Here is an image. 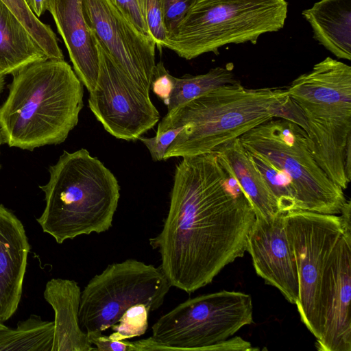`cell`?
Instances as JSON below:
<instances>
[{
	"instance_id": "1f68e13d",
	"label": "cell",
	"mask_w": 351,
	"mask_h": 351,
	"mask_svg": "<svg viewBox=\"0 0 351 351\" xmlns=\"http://www.w3.org/2000/svg\"><path fill=\"white\" fill-rule=\"evenodd\" d=\"M90 342L99 351H136L133 341H117L102 334L88 335Z\"/></svg>"
},
{
	"instance_id": "277c9868",
	"label": "cell",
	"mask_w": 351,
	"mask_h": 351,
	"mask_svg": "<svg viewBox=\"0 0 351 351\" xmlns=\"http://www.w3.org/2000/svg\"><path fill=\"white\" fill-rule=\"evenodd\" d=\"M285 88L224 86L168 111L156 135L184 126L164 160L213 152L254 127L274 118L277 100Z\"/></svg>"
},
{
	"instance_id": "8992f818",
	"label": "cell",
	"mask_w": 351,
	"mask_h": 351,
	"mask_svg": "<svg viewBox=\"0 0 351 351\" xmlns=\"http://www.w3.org/2000/svg\"><path fill=\"white\" fill-rule=\"evenodd\" d=\"M287 15L285 0H197L164 47L191 60L228 44H255L261 35L282 29Z\"/></svg>"
},
{
	"instance_id": "30bf717a",
	"label": "cell",
	"mask_w": 351,
	"mask_h": 351,
	"mask_svg": "<svg viewBox=\"0 0 351 351\" xmlns=\"http://www.w3.org/2000/svg\"><path fill=\"white\" fill-rule=\"evenodd\" d=\"M285 226L298 275L295 305L301 321L317 340L322 328V280L329 257L344 231L345 221L341 215L295 210L285 213Z\"/></svg>"
},
{
	"instance_id": "f1b7e54d",
	"label": "cell",
	"mask_w": 351,
	"mask_h": 351,
	"mask_svg": "<svg viewBox=\"0 0 351 351\" xmlns=\"http://www.w3.org/2000/svg\"><path fill=\"white\" fill-rule=\"evenodd\" d=\"M274 118L289 121L306 130V123L303 112L299 106L289 95L287 88L285 93L278 99Z\"/></svg>"
},
{
	"instance_id": "ac0fdd59",
	"label": "cell",
	"mask_w": 351,
	"mask_h": 351,
	"mask_svg": "<svg viewBox=\"0 0 351 351\" xmlns=\"http://www.w3.org/2000/svg\"><path fill=\"white\" fill-rule=\"evenodd\" d=\"M214 152L247 197L256 217L269 219L281 213L276 199L239 138L217 147Z\"/></svg>"
},
{
	"instance_id": "d6a6232c",
	"label": "cell",
	"mask_w": 351,
	"mask_h": 351,
	"mask_svg": "<svg viewBox=\"0 0 351 351\" xmlns=\"http://www.w3.org/2000/svg\"><path fill=\"white\" fill-rule=\"evenodd\" d=\"M25 2L38 18L47 10V0H25Z\"/></svg>"
},
{
	"instance_id": "4fadbf2b",
	"label": "cell",
	"mask_w": 351,
	"mask_h": 351,
	"mask_svg": "<svg viewBox=\"0 0 351 351\" xmlns=\"http://www.w3.org/2000/svg\"><path fill=\"white\" fill-rule=\"evenodd\" d=\"M345 221L324 275L321 306L322 335L315 346L322 351H351V218Z\"/></svg>"
},
{
	"instance_id": "d6986e66",
	"label": "cell",
	"mask_w": 351,
	"mask_h": 351,
	"mask_svg": "<svg viewBox=\"0 0 351 351\" xmlns=\"http://www.w3.org/2000/svg\"><path fill=\"white\" fill-rule=\"evenodd\" d=\"M302 15L319 44L338 58L351 60V0H320Z\"/></svg>"
},
{
	"instance_id": "7402d4cb",
	"label": "cell",
	"mask_w": 351,
	"mask_h": 351,
	"mask_svg": "<svg viewBox=\"0 0 351 351\" xmlns=\"http://www.w3.org/2000/svg\"><path fill=\"white\" fill-rule=\"evenodd\" d=\"M174 86L167 105V112L216 88L240 83L233 73V66H217L207 73L173 77Z\"/></svg>"
},
{
	"instance_id": "52a82bcc",
	"label": "cell",
	"mask_w": 351,
	"mask_h": 351,
	"mask_svg": "<svg viewBox=\"0 0 351 351\" xmlns=\"http://www.w3.org/2000/svg\"><path fill=\"white\" fill-rule=\"evenodd\" d=\"M252 322L251 296L223 290L178 304L153 324L151 337L134 343L137 351L212 350Z\"/></svg>"
},
{
	"instance_id": "2e32d148",
	"label": "cell",
	"mask_w": 351,
	"mask_h": 351,
	"mask_svg": "<svg viewBox=\"0 0 351 351\" xmlns=\"http://www.w3.org/2000/svg\"><path fill=\"white\" fill-rule=\"evenodd\" d=\"M30 245L24 226L0 204V321L9 319L21 301Z\"/></svg>"
},
{
	"instance_id": "4316f807",
	"label": "cell",
	"mask_w": 351,
	"mask_h": 351,
	"mask_svg": "<svg viewBox=\"0 0 351 351\" xmlns=\"http://www.w3.org/2000/svg\"><path fill=\"white\" fill-rule=\"evenodd\" d=\"M160 1L168 37L197 0Z\"/></svg>"
},
{
	"instance_id": "603a6c76",
	"label": "cell",
	"mask_w": 351,
	"mask_h": 351,
	"mask_svg": "<svg viewBox=\"0 0 351 351\" xmlns=\"http://www.w3.org/2000/svg\"><path fill=\"white\" fill-rule=\"evenodd\" d=\"M24 25L45 51L48 59L64 60L58 38L51 27L41 22L32 12L25 0H0Z\"/></svg>"
},
{
	"instance_id": "ba28073f",
	"label": "cell",
	"mask_w": 351,
	"mask_h": 351,
	"mask_svg": "<svg viewBox=\"0 0 351 351\" xmlns=\"http://www.w3.org/2000/svg\"><path fill=\"white\" fill-rule=\"evenodd\" d=\"M247 151L259 153L289 176L297 210L340 214L346 201L315 161L305 131L280 118H272L239 137Z\"/></svg>"
},
{
	"instance_id": "4dcf8cb0",
	"label": "cell",
	"mask_w": 351,
	"mask_h": 351,
	"mask_svg": "<svg viewBox=\"0 0 351 351\" xmlns=\"http://www.w3.org/2000/svg\"><path fill=\"white\" fill-rule=\"evenodd\" d=\"M131 22L143 33L152 37L140 9L138 0H113Z\"/></svg>"
},
{
	"instance_id": "d4e9b609",
	"label": "cell",
	"mask_w": 351,
	"mask_h": 351,
	"mask_svg": "<svg viewBox=\"0 0 351 351\" xmlns=\"http://www.w3.org/2000/svg\"><path fill=\"white\" fill-rule=\"evenodd\" d=\"M149 312V309L143 304H137L130 307L119 322L111 327L114 332L108 337L117 341H123L144 335L148 328Z\"/></svg>"
},
{
	"instance_id": "5b68a950",
	"label": "cell",
	"mask_w": 351,
	"mask_h": 351,
	"mask_svg": "<svg viewBox=\"0 0 351 351\" xmlns=\"http://www.w3.org/2000/svg\"><path fill=\"white\" fill-rule=\"evenodd\" d=\"M287 90L303 112L315 161L346 190L350 183L345 155L351 143V66L327 57L295 79Z\"/></svg>"
},
{
	"instance_id": "44dd1931",
	"label": "cell",
	"mask_w": 351,
	"mask_h": 351,
	"mask_svg": "<svg viewBox=\"0 0 351 351\" xmlns=\"http://www.w3.org/2000/svg\"><path fill=\"white\" fill-rule=\"evenodd\" d=\"M53 322L32 315L11 328L0 321V351H51Z\"/></svg>"
},
{
	"instance_id": "484cf974",
	"label": "cell",
	"mask_w": 351,
	"mask_h": 351,
	"mask_svg": "<svg viewBox=\"0 0 351 351\" xmlns=\"http://www.w3.org/2000/svg\"><path fill=\"white\" fill-rule=\"evenodd\" d=\"M143 18L157 49L161 51L167 38L160 0H138Z\"/></svg>"
},
{
	"instance_id": "9c48e42d",
	"label": "cell",
	"mask_w": 351,
	"mask_h": 351,
	"mask_svg": "<svg viewBox=\"0 0 351 351\" xmlns=\"http://www.w3.org/2000/svg\"><path fill=\"white\" fill-rule=\"evenodd\" d=\"M171 287L160 266L133 258L110 264L81 292L80 326L88 335L102 334L134 305L159 308Z\"/></svg>"
},
{
	"instance_id": "7a4b0ae2",
	"label": "cell",
	"mask_w": 351,
	"mask_h": 351,
	"mask_svg": "<svg viewBox=\"0 0 351 351\" xmlns=\"http://www.w3.org/2000/svg\"><path fill=\"white\" fill-rule=\"evenodd\" d=\"M0 106V132L9 147L33 151L64 142L83 108V84L64 60L47 59L14 75Z\"/></svg>"
},
{
	"instance_id": "9a60e30c",
	"label": "cell",
	"mask_w": 351,
	"mask_h": 351,
	"mask_svg": "<svg viewBox=\"0 0 351 351\" xmlns=\"http://www.w3.org/2000/svg\"><path fill=\"white\" fill-rule=\"evenodd\" d=\"M47 10L64 40L74 72L89 92L93 90L99 73V57L84 16L82 0H47Z\"/></svg>"
},
{
	"instance_id": "f546056e",
	"label": "cell",
	"mask_w": 351,
	"mask_h": 351,
	"mask_svg": "<svg viewBox=\"0 0 351 351\" xmlns=\"http://www.w3.org/2000/svg\"><path fill=\"white\" fill-rule=\"evenodd\" d=\"M173 77L174 76L168 72L162 62L156 64L151 88L154 93L167 106L173 89Z\"/></svg>"
},
{
	"instance_id": "ffe728a7",
	"label": "cell",
	"mask_w": 351,
	"mask_h": 351,
	"mask_svg": "<svg viewBox=\"0 0 351 351\" xmlns=\"http://www.w3.org/2000/svg\"><path fill=\"white\" fill-rule=\"evenodd\" d=\"M47 59L24 25L0 1V72L14 75L29 64Z\"/></svg>"
},
{
	"instance_id": "83f0119b",
	"label": "cell",
	"mask_w": 351,
	"mask_h": 351,
	"mask_svg": "<svg viewBox=\"0 0 351 351\" xmlns=\"http://www.w3.org/2000/svg\"><path fill=\"white\" fill-rule=\"evenodd\" d=\"M183 127L171 128L159 135H156L151 138L141 136L138 139L148 149L154 161L164 160V157L168 148L182 130Z\"/></svg>"
},
{
	"instance_id": "8fae6325",
	"label": "cell",
	"mask_w": 351,
	"mask_h": 351,
	"mask_svg": "<svg viewBox=\"0 0 351 351\" xmlns=\"http://www.w3.org/2000/svg\"><path fill=\"white\" fill-rule=\"evenodd\" d=\"M92 33L98 52L99 73L95 87L89 92L88 106L110 134L136 141L155 126L160 114L149 94L125 73Z\"/></svg>"
},
{
	"instance_id": "e575fe53",
	"label": "cell",
	"mask_w": 351,
	"mask_h": 351,
	"mask_svg": "<svg viewBox=\"0 0 351 351\" xmlns=\"http://www.w3.org/2000/svg\"><path fill=\"white\" fill-rule=\"evenodd\" d=\"M3 138H2L1 134V132H0V146H1V144H3ZM1 164H0V169H1Z\"/></svg>"
},
{
	"instance_id": "836d02e7",
	"label": "cell",
	"mask_w": 351,
	"mask_h": 351,
	"mask_svg": "<svg viewBox=\"0 0 351 351\" xmlns=\"http://www.w3.org/2000/svg\"><path fill=\"white\" fill-rule=\"evenodd\" d=\"M5 85V75L0 72V95L3 92Z\"/></svg>"
},
{
	"instance_id": "6da1fadb",
	"label": "cell",
	"mask_w": 351,
	"mask_h": 351,
	"mask_svg": "<svg viewBox=\"0 0 351 351\" xmlns=\"http://www.w3.org/2000/svg\"><path fill=\"white\" fill-rule=\"evenodd\" d=\"M256 216L215 152L183 157L176 167L167 216L149 239L171 286L192 293L246 251Z\"/></svg>"
},
{
	"instance_id": "cb8c5ba5",
	"label": "cell",
	"mask_w": 351,
	"mask_h": 351,
	"mask_svg": "<svg viewBox=\"0 0 351 351\" xmlns=\"http://www.w3.org/2000/svg\"><path fill=\"white\" fill-rule=\"evenodd\" d=\"M247 152L276 199L280 211L297 210L294 191L287 174L262 154Z\"/></svg>"
},
{
	"instance_id": "e0dca14e",
	"label": "cell",
	"mask_w": 351,
	"mask_h": 351,
	"mask_svg": "<svg viewBox=\"0 0 351 351\" xmlns=\"http://www.w3.org/2000/svg\"><path fill=\"white\" fill-rule=\"evenodd\" d=\"M81 292L73 280L53 278L47 282L44 298L55 313L51 351L95 350L79 323Z\"/></svg>"
},
{
	"instance_id": "5bb4252c",
	"label": "cell",
	"mask_w": 351,
	"mask_h": 351,
	"mask_svg": "<svg viewBox=\"0 0 351 351\" xmlns=\"http://www.w3.org/2000/svg\"><path fill=\"white\" fill-rule=\"evenodd\" d=\"M285 213L265 219L256 217L249 232L246 251L256 274L295 304L299 298L296 263L285 226Z\"/></svg>"
},
{
	"instance_id": "7c38bea8",
	"label": "cell",
	"mask_w": 351,
	"mask_h": 351,
	"mask_svg": "<svg viewBox=\"0 0 351 351\" xmlns=\"http://www.w3.org/2000/svg\"><path fill=\"white\" fill-rule=\"evenodd\" d=\"M86 21L118 65L149 94L156 62V42L141 32L113 0H82Z\"/></svg>"
},
{
	"instance_id": "3957f363",
	"label": "cell",
	"mask_w": 351,
	"mask_h": 351,
	"mask_svg": "<svg viewBox=\"0 0 351 351\" xmlns=\"http://www.w3.org/2000/svg\"><path fill=\"white\" fill-rule=\"evenodd\" d=\"M39 186L45 208L37 221L61 244L83 234L101 233L112 226L120 186L112 171L86 149L64 151Z\"/></svg>"
}]
</instances>
